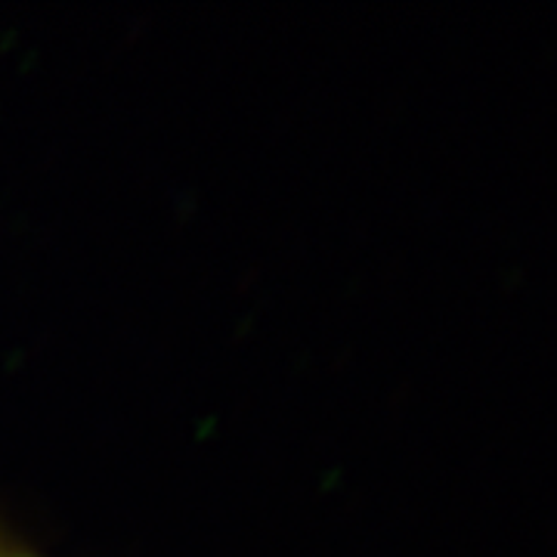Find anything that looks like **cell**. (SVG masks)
Returning a JSON list of instances; mask_svg holds the SVG:
<instances>
[{"mask_svg":"<svg viewBox=\"0 0 557 557\" xmlns=\"http://www.w3.org/2000/svg\"><path fill=\"white\" fill-rule=\"evenodd\" d=\"M0 557H60L47 552L32 536H25L13 520L0 518Z\"/></svg>","mask_w":557,"mask_h":557,"instance_id":"1","label":"cell"}]
</instances>
